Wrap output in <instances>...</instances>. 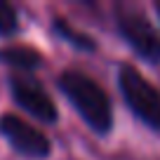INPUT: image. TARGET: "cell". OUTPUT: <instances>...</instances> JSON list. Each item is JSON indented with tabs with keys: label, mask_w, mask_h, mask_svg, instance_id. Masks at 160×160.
<instances>
[{
	"label": "cell",
	"mask_w": 160,
	"mask_h": 160,
	"mask_svg": "<svg viewBox=\"0 0 160 160\" xmlns=\"http://www.w3.org/2000/svg\"><path fill=\"white\" fill-rule=\"evenodd\" d=\"M57 85L68 99V104L97 134H108L113 127V106L99 82L80 71H64Z\"/></svg>",
	"instance_id": "1"
},
{
	"label": "cell",
	"mask_w": 160,
	"mask_h": 160,
	"mask_svg": "<svg viewBox=\"0 0 160 160\" xmlns=\"http://www.w3.org/2000/svg\"><path fill=\"white\" fill-rule=\"evenodd\" d=\"M118 87L120 94L130 106V111L144 125L160 130V92L153 87L134 66L122 64L118 68Z\"/></svg>",
	"instance_id": "2"
},
{
	"label": "cell",
	"mask_w": 160,
	"mask_h": 160,
	"mask_svg": "<svg viewBox=\"0 0 160 160\" xmlns=\"http://www.w3.org/2000/svg\"><path fill=\"white\" fill-rule=\"evenodd\" d=\"M0 134L5 137V141L17 153L26 155V158L40 160V158H47L52 151L50 139L14 113H5L0 118Z\"/></svg>",
	"instance_id": "3"
},
{
	"label": "cell",
	"mask_w": 160,
	"mask_h": 160,
	"mask_svg": "<svg viewBox=\"0 0 160 160\" xmlns=\"http://www.w3.org/2000/svg\"><path fill=\"white\" fill-rule=\"evenodd\" d=\"M10 90H12V99L33 118H38L40 122H57L59 113L57 106L52 101V97L45 92V87L38 80L28 78V75H12L10 78Z\"/></svg>",
	"instance_id": "4"
},
{
	"label": "cell",
	"mask_w": 160,
	"mask_h": 160,
	"mask_svg": "<svg viewBox=\"0 0 160 160\" xmlns=\"http://www.w3.org/2000/svg\"><path fill=\"white\" fill-rule=\"evenodd\" d=\"M118 31L125 42L146 61H160V33L141 12H125L118 17Z\"/></svg>",
	"instance_id": "5"
},
{
	"label": "cell",
	"mask_w": 160,
	"mask_h": 160,
	"mask_svg": "<svg viewBox=\"0 0 160 160\" xmlns=\"http://www.w3.org/2000/svg\"><path fill=\"white\" fill-rule=\"evenodd\" d=\"M0 61L14 66L19 71H33L40 66V54L31 47L24 45H14V47H2L0 50Z\"/></svg>",
	"instance_id": "6"
},
{
	"label": "cell",
	"mask_w": 160,
	"mask_h": 160,
	"mask_svg": "<svg viewBox=\"0 0 160 160\" xmlns=\"http://www.w3.org/2000/svg\"><path fill=\"white\" fill-rule=\"evenodd\" d=\"M54 31L61 35L64 40H68L71 45H75V47H80V50H94V42H92L87 35H82V33H75L73 28H71L68 24H66L64 19H57L54 21Z\"/></svg>",
	"instance_id": "7"
},
{
	"label": "cell",
	"mask_w": 160,
	"mask_h": 160,
	"mask_svg": "<svg viewBox=\"0 0 160 160\" xmlns=\"http://www.w3.org/2000/svg\"><path fill=\"white\" fill-rule=\"evenodd\" d=\"M17 28H19L17 10L10 2H2V0H0V35H12Z\"/></svg>",
	"instance_id": "8"
},
{
	"label": "cell",
	"mask_w": 160,
	"mask_h": 160,
	"mask_svg": "<svg viewBox=\"0 0 160 160\" xmlns=\"http://www.w3.org/2000/svg\"><path fill=\"white\" fill-rule=\"evenodd\" d=\"M155 10H158V14H160V2H158V7H155Z\"/></svg>",
	"instance_id": "9"
}]
</instances>
